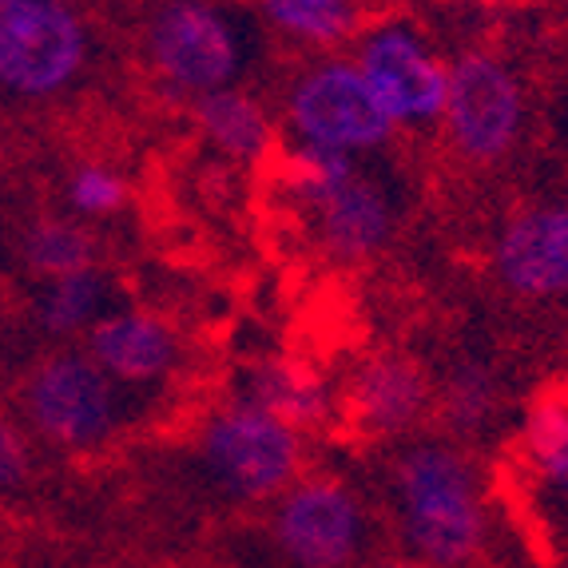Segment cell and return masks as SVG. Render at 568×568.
I'll return each instance as SVG.
<instances>
[{"label":"cell","mask_w":568,"mask_h":568,"mask_svg":"<svg viewBox=\"0 0 568 568\" xmlns=\"http://www.w3.org/2000/svg\"><path fill=\"white\" fill-rule=\"evenodd\" d=\"M394 529L409 560L469 568L485 545V501L474 462L449 442H414L389 469Z\"/></svg>","instance_id":"obj_1"},{"label":"cell","mask_w":568,"mask_h":568,"mask_svg":"<svg viewBox=\"0 0 568 568\" xmlns=\"http://www.w3.org/2000/svg\"><path fill=\"white\" fill-rule=\"evenodd\" d=\"M291 191L306 223L314 227V239L323 243L326 255L342 263H362L378 255L394 231L389 191L378 180H369L351 155L298 148Z\"/></svg>","instance_id":"obj_2"},{"label":"cell","mask_w":568,"mask_h":568,"mask_svg":"<svg viewBox=\"0 0 568 568\" xmlns=\"http://www.w3.org/2000/svg\"><path fill=\"white\" fill-rule=\"evenodd\" d=\"M88 24L68 0H9L0 9V95L40 104L77 84Z\"/></svg>","instance_id":"obj_3"},{"label":"cell","mask_w":568,"mask_h":568,"mask_svg":"<svg viewBox=\"0 0 568 568\" xmlns=\"http://www.w3.org/2000/svg\"><path fill=\"white\" fill-rule=\"evenodd\" d=\"M200 462L231 501H275L303 474V434L246 402H231L203 422Z\"/></svg>","instance_id":"obj_4"},{"label":"cell","mask_w":568,"mask_h":568,"mask_svg":"<svg viewBox=\"0 0 568 568\" xmlns=\"http://www.w3.org/2000/svg\"><path fill=\"white\" fill-rule=\"evenodd\" d=\"M24 414L44 442L60 449H100L123 426L120 382L88 354H48L24 378Z\"/></svg>","instance_id":"obj_5"},{"label":"cell","mask_w":568,"mask_h":568,"mask_svg":"<svg viewBox=\"0 0 568 568\" xmlns=\"http://www.w3.org/2000/svg\"><path fill=\"white\" fill-rule=\"evenodd\" d=\"M286 128L298 148L326 155H351L382 148L394 135V120L369 92L358 64L323 60L306 68L286 92Z\"/></svg>","instance_id":"obj_6"},{"label":"cell","mask_w":568,"mask_h":568,"mask_svg":"<svg viewBox=\"0 0 568 568\" xmlns=\"http://www.w3.org/2000/svg\"><path fill=\"white\" fill-rule=\"evenodd\" d=\"M271 540L291 568H354L369 545V517L342 481L298 477L275 497Z\"/></svg>","instance_id":"obj_7"},{"label":"cell","mask_w":568,"mask_h":568,"mask_svg":"<svg viewBox=\"0 0 568 568\" xmlns=\"http://www.w3.org/2000/svg\"><path fill=\"white\" fill-rule=\"evenodd\" d=\"M148 60L160 80L195 100L235 88L243 72L239 32L207 0H168L148 24Z\"/></svg>","instance_id":"obj_8"},{"label":"cell","mask_w":568,"mask_h":568,"mask_svg":"<svg viewBox=\"0 0 568 568\" xmlns=\"http://www.w3.org/2000/svg\"><path fill=\"white\" fill-rule=\"evenodd\" d=\"M446 135L469 163H497L521 135L525 92L505 60L465 52L446 72Z\"/></svg>","instance_id":"obj_9"},{"label":"cell","mask_w":568,"mask_h":568,"mask_svg":"<svg viewBox=\"0 0 568 568\" xmlns=\"http://www.w3.org/2000/svg\"><path fill=\"white\" fill-rule=\"evenodd\" d=\"M354 64L394 128L442 120L449 64H442L426 48V40L406 24H378L374 32H366Z\"/></svg>","instance_id":"obj_10"},{"label":"cell","mask_w":568,"mask_h":568,"mask_svg":"<svg viewBox=\"0 0 568 568\" xmlns=\"http://www.w3.org/2000/svg\"><path fill=\"white\" fill-rule=\"evenodd\" d=\"M493 258L501 283L521 298L568 294V200L532 203L505 219Z\"/></svg>","instance_id":"obj_11"},{"label":"cell","mask_w":568,"mask_h":568,"mask_svg":"<svg viewBox=\"0 0 568 568\" xmlns=\"http://www.w3.org/2000/svg\"><path fill=\"white\" fill-rule=\"evenodd\" d=\"M88 358L120 386H152L175 374L180 338L163 318L143 311H112L88 331Z\"/></svg>","instance_id":"obj_12"},{"label":"cell","mask_w":568,"mask_h":568,"mask_svg":"<svg viewBox=\"0 0 568 568\" xmlns=\"http://www.w3.org/2000/svg\"><path fill=\"white\" fill-rule=\"evenodd\" d=\"M434 409L426 369L402 354H382L358 369L351 386V414L369 437H402Z\"/></svg>","instance_id":"obj_13"},{"label":"cell","mask_w":568,"mask_h":568,"mask_svg":"<svg viewBox=\"0 0 568 568\" xmlns=\"http://www.w3.org/2000/svg\"><path fill=\"white\" fill-rule=\"evenodd\" d=\"M521 469L545 532L568 545V402L545 398L521 426Z\"/></svg>","instance_id":"obj_14"},{"label":"cell","mask_w":568,"mask_h":568,"mask_svg":"<svg viewBox=\"0 0 568 568\" xmlns=\"http://www.w3.org/2000/svg\"><path fill=\"white\" fill-rule=\"evenodd\" d=\"M235 402L278 417L291 429H314L331 417V394L314 374L294 362H255L235 382Z\"/></svg>","instance_id":"obj_15"},{"label":"cell","mask_w":568,"mask_h":568,"mask_svg":"<svg viewBox=\"0 0 568 568\" xmlns=\"http://www.w3.org/2000/svg\"><path fill=\"white\" fill-rule=\"evenodd\" d=\"M112 278L104 271H77L64 278H48L37 298V318L52 338H72L88 334L104 314H112Z\"/></svg>","instance_id":"obj_16"},{"label":"cell","mask_w":568,"mask_h":568,"mask_svg":"<svg viewBox=\"0 0 568 568\" xmlns=\"http://www.w3.org/2000/svg\"><path fill=\"white\" fill-rule=\"evenodd\" d=\"M195 115H200L203 135L235 163H258L266 155V148H271V140H275L263 108L251 95L235 92V88L203 95Z\"/></svg>","instance_id":"obj_17"},{"label":"cell","mask_w":568,"mask_h":568,"mask_svg":"<svg viewBox=\"0 0 568 568\" xmlns=\"http://www.w3.org/2000/svg\"><path fill=\"white\" fill-rule=\"evenodd\" d=\"M283 37L311 48H334L358 29V0H258Z\"/></svg>","instance_id":"obj_18"},{"label":"cell","mask_w":568,"mask_h":568,"mask_svg":"<svg viewBox=\"0 0 568 568\" xmlns=\"http://www.w3.org/2000/svg\"><path fill=\"white\" fill-rule=\"evenodd\" d=\"M20 255L37 271L40 278H64L95 266V243L80 223H64V219H40L37 227H29Z\"/></svg>","instance_id":"obj_19"},{"label":"cell","mask_w":568,"mask_h":568,"mask_svg":"<svg viewBox=\"0 0 568 568\" xmlns=\"http://www.w3.org/2000/svg\"><path fill=\"white\" fill-rule=\"evenodd\" d=\"M442 406H446L449 426L462 429V434H477V429L489 426V417L497 414V389L493 378L481 366H465L449 378L446 394H442Z\"/></svg>","instance_id":"obj_20"},{"label":"cell","mask_w":568,"mask_h":568,"mask_svg":"<svg viewBox=\"0 0 568 568\" xmlns=\"http://www.w3.org/2000/svg\"><path fill=\"white\" fill-rule=\"evenodd\" d=\"M128 200V183L108 163H80L68 180V203L80 215H112Z\"/></svg>","instance_id":"obj_21"},{"label":"cell","mask_w":568,"mask_h":568,"mask_svg":"<svg viewBox=\"0 0 568 568\" xmlns=\"http://www.w3.org/2000/svg\"><path fill=\"white\" fill-rule=\"evenodd\" d=\"M24 477H29V446H24V437L0 417V493L17 489Z\"/></svg>","instance_id":"obj_22"},{"label":"cell","mask_w":568,"mask_h":568,"mask_svg":"<svg viewBox=\"0 0 568 568\" xmlns=\"http://www.w3.org/2000/svg\"><path fill=\"white\" fill-rule=\"evenodd\" d=\"M366 568H426V565H417V560L402 557V560H378V565H366Z\"/></svg>","instance_id":"obj_23"},{"label":"cell","mask_w":568,"mask_h":568,"mask_svg":"<svg viewBox=\"0 0 568 568\" xmlns=\"http://www.w3.org/2000/svg\"><path fill=\"white\" fill-rule=\"evenodd\" d=\"M4 4H9V0H0V9H4Z\"/></svg>","instance_id":"obj_24"}]
</instances>
